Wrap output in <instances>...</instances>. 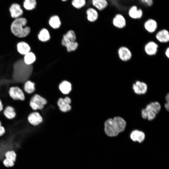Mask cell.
Listing matches in <instances>:
<instances>
[{
    "label": "cell",
    "mask_w": 169,
    "mask_h": 169,
    "mask_svg": "<svg viewBox=\"0 0 169 169\" xmlns=\"http://www.w3.org/2000/svg\"><path fill=\"white\" fill-rule=\"evenodd\" d=\"M72 5L75 8L80 9L85 5L86 0H72L71 2Z\"/></svg>",
    "instance_id": "cell-29"
},
{
    "label": "cell",
    "mask_w": 169,
    "mask_h": 169,
    "mask_svg": "<svg viewBox=\"0 0 169 169\" xmlns=\"http://www.w3.org/2000/svg\"><path fill=\"white\" fill-rule=\"evenodd\" d=\"M160 109L161 105L158 102H152L142 110V116L144 119L147 118L149 120H151L155 117L156 114L158 113Z\"/></svg>",
    "instance_id": "cell-4"
},
{
    "label": "cell",
    "mask_w": 169,
    "mask_h": 169,
    "mask_svg": "<svg viewBox=\"0 0 169 169\" xmlns=\"http://www.w3.org/2000/svg\"><path fill=\"white\" fill-rule=\"evenodd\" d=\"M37 4L36 0H24L23 6L26 9L30 10L35 8Z\"/></svg>",
    "instance_id": "cell-26"
},
{
    "label": "cell",
    "mask_w": 169,
    "mask_h": 169,
    "mask_svg": "<svg viewBox=\"0 0 169 169\" xmlns=\"http://www.w3.org/2000/svg\"><path fill=\"white\" fill-rule=\"evenodd\" d=\"M165 54L166 56L168 58H169V48L168 47L166 49L165 52Z\"/></svg>",
    "instance_id": "cell-34"
},
{
    "label": "cell",
    "mask_w": 169,
    "mask_h": 169,
    "mask_svg": "<svg viewBox=\"0 0 169 169\" xmlns=\"http://www.w3.org/2000/svg\"><path fill=\"white\" fill-rule=\"evenodd\" d=\"M126 125V122L121 117H115L113 119H109L105 123V131L109 136H115L124 130Z\"/></svg>",
    "instance_id": "cell-1"
},
{
    "label": "cell",
    "mask_w": 169,
    "mask_h": 169,
    "mask_svg": "<svg viewBox=\"0 0 169 169\" xmlns=\"http://www.w3.org/2000/svg\"><path fill=\"white\" fill-rule=\"evenodd\" d=\"M76 36L74 32L72 30H69L63 35L61 44L64 46L68 43L76 41Z\"/></svg>",
    "instance_id": "cell-15"
},
{
    "label": "cell",
    "mask_w": 169,
    "mask_h": 169,
    "mask_svg": "<svg viewBox=\"0 0 169 169\" xmlns=\"http://www.w3.org/2000/svg\"><path fill=\"white\" fill-rule=\"evenodd\" d=\"M35 83L30 80H28L25 83L24 85V90L27 93L31 94L35 90Z\"/></svg>",
    "instance_id": "cell-28"
},
{
    "label": "cell",
    "mask_w": 169,
    "mask_h": 169,
    "mask_svg": "<svg viewBox=\"0 0 169 169\" xmlns=\"http://www.w3.org/2000/svg\"><path fill=\"white\" fill-rule=\"evenodd\" d=\"M169 102H167V103H166L165 105L166 108L168 111H169Z\"/></svg>",
    "instance_id": "cell-36"
},
{
    "label": "cell",
    "mask_w": 169,
    "mask_h": 169,
    "mask_svg": "<svg viewBox=\"0 0 169 169\" xmlns=\"http://www.w3.org/2000/svg\"><path fill=\"white\" fill-rule=\"evenodd\" d=\"M93 7L98 11H102L109 5L107 0H91Z\"/></svg>",
    "instance_id": "cell-18"
},
{
    "label": "cell",
    "mask_w": 169,
    "mask_h": 169,
    "mask_svg": "<svg viewBox=\"0 0 169 169\" xmlns=\"http://www.w3.org/2000/svg\"><path fill=\"white\" fill-rule=\"evenodd\" d=\"M28 120L30 124L34 126L39 125L43 120L42 116L37 112L30 113L28 117Z\"/></svg>",
    "instance_id": "cell-14"
},
{
    "label": "cell",
    "mask_w": 169,
    "mask_h": 169,
    "mask_svg": "<svg viewBox=\"0 0 169 169\" xmlns=\"http://www.w3.org/2000/svg\"><path fill=\"white\" fill-rule=\"evenodd\" d=\"M145 29L150 33H153L156 30L158 24L155 19L150 18L145 21L144 24Z\"/></svg>",
    "instance_id": "cell-13"
},
{
    "label": "cell",
    "mask_w": 169,
    "mask_h": 169,
    "mask_svg": "<svg viewBox=\"0 0 169 169\" xmlns=\"http://www.w3.org/2000/svg\"><path fill=\"white\" fill-rule=\"evenodd\" d=\"M36 59L35 54L32 52H29L25 55L24 61L26 64L30 65L35 61Z\"/></svg>",
    "instance_id": "cell-27"
},
{
    "label": "cell",
    "mask_w": 169,
    "mask_h": 169,
    "mask_svg": "<svg viewBox=\"0 0 169 169\" xmlns=\"http://www.w3.org/2000/svg\"><path fill=\"white\" fill-rule=\"evenodd\" d=\"M156 39L159 42L166 43L169 41V33L168 31L163 29L158 31L156 35Z\"/></svg>",
    "instance_id": "cell-19"
},
{
    "label": "cell",
    "mask_w": 169,
    "mask_h": 169,
    "mask_svg": "<svg viewBox=\"0 0 169 169\" xmlns=\"http://www.w3.org/2000/svg\"><path fill=\"white\" fill-rule=\"evenodd\" d=\"M10 96L14 100H24L25 99L23 91L18 87H11L9 91Z\"/></svg>",
    "instance_id": "cell-8"
},
{
    "label": "cell",
    "mask_w": 169,
    "mask_h": 169,
    "mask_svg": "<svg viewBox=\"0 0 169 169\" xmlns=\"http://www.w3.org/2000/svg\"><path fill=\"white\" fill-rule=\"evenodd\" d=\"M158 46L155 42L151 41L148 42L145 45L144 50L146 54L150 56L156 54L158 51Z\"/></svg>",
    "instance_id": "cell-12"
},
{
    "label": "cell",
    "mask_w": 169,
    "mask_h": 169,
    "mask_svg": "<svg viewBox=\"0 0 169 169\" xmlns=\"http://www.w3.org/2000/svg\"><path fill=\"white\" fill-rule=\"evenodd\" d=\"M27 23V20L25 18H16L11 24V29L12 33L15 36L19 38L27 36L30 32V28L28 27H24Z\"/></svg>",
    "instance_id": "cell-2"
},
{
    "label": "cell",
    "mask_w": 169,
    "mask_h": 169,
    "mask_svg": "<svg viewBox=\"0 0 169 169\" xmlns=\"http://www.w3.org/2000/svg\"><path fill=\"white\" fill-rule=\"evenodd\" d=\"M38 38L40 41L42 42H45L49 41L50 38L49 32L46 28H43L38 34Z\"/></svg>",
    "instance_id": "cell-24"
},
{
    "label": "cell",
    "mask_w": 169,
    "mask_h": 169,
    "mask_svg": "<svg viewBox=\"0 0 169 169\" xmlns=\"http://www.w3.org/2000/svg\"><path fill=\"white\" fill-rule=\"evenodd\" d=\"M3 109V105L2 102L0 99V112L2 111Z\"/></svg>",
    "instance_id": "cell-35"
},
{
    "label": "cell",
    "mask_w": 169,
    "mask_h": 169,
    "mask_svg": "<svg viewBox=\"0 0 169 169\" xmlns=\"http://www.w3.org/2000/svg\"><path fill=\"white\" fill-rule=\"evenodd\" d=\"M71 102L70 99L68 97H66L64 98H59L57 104L61 111L66 112L71 109V106L70 105Z\"/></svg>",
    "instance_id": "cell-10"
},
{
    "label": "cell",
    "mask_w": 169,
    "mask_h": 169,
    "mask_svg": "<svg viewBox=\"0 0 169 169\" xmlns=\"http://www.w3.org/2000/svg\"><path fill=\"white\" fill-rule=\"evenodd\" d=\"M130 138L134 141H138L140 143L142 142L145 138L144 132L138 130L133 131L130 134Z\"/></svg>",
    "instance_id": "cell-21"
},
{
    "label": "cell",
    "mask_w": 169,
    "mask_h": 169,
    "mask_svg": "<svg viewBox=\"0 0 169 169\" xmlns=\"http://www.w3.org/2000/svg\"><path fill=\"white\" fill-rule=\"evenodd\" d=\"M5 132V131L4 127L1 125H0V136L3 135Z\"/></svg>",
    "instance_id": "cell-33"
},
{
    "label": "cell",
    "mask_w": 169,
    "mask_h": 169,
    "mask_svg": "<svg viewBox=\"0 0 169 169\" xmlns=\"http://www.w3.org/2000/svg\"><path fill=\"white\" fill-rule=\"evenodd\" d=\"M9 11L11 17L13 18H18L23 13V11L20 6L18 4H13L9 8Z\"/></svg>",
    "instance_id": "cell-16"
},
{
    "label": "cell",
    "mask_w": 169,
    "mask_h": 169,
    "mask_svg": "<svg viewBox=\"0 0 169 169\" xmlns=\"http://www.w3.org/2000/svg\"><path fill=\"white\" fill-rule=\"evenodd\" d=\"M87 20L93 23L96 21L99 18L98 11L94 7L88 8L86 11Z\"/></svg>",
    "instance_id": "cell-11"
},
{
    "label": "cell",
    "mask_w": 169,
    "mask_h": 169,
    "mask_svg": "<svg viewBox=\"0 0 169 169\" xmlns=\"http://www.w3.org/2000/svg\"><path fill=\"white\" fill-rule=\"evenodd\" d=\"M169 94H167V95L166 96V100L167 102H169Z\"/></svg>",
    "instance_id": "cell-37"
},
{
    "label": "cell",
    "mask_w": 169,
    "mask_h": 169,
    "mask_svg": "<svg viewBox=\"0 0 169 169\" xmlns=\"http://www.w3.org/2000/svg\"><path fill=\"white\" fill-rule=\"evenodd\" d=\"M133 89L136 94H144L147 91V86L145 83L138 81L133 84Z\"/></svg>",
    "instance_id": "cell-17"
},
{
    "label": "cell",
    "mask_w": 169,
    "mask_h": 169,
    "mask_svg": "<svg viewBox=\"0 0 169 169\" xmlns=\"http://www.w3.org/2000/svg\"><path fill=\"white\" fill-rule=\"evenodd\" d=\"M78 43L76 41L68 43L64 47L66 48L68 52H71L75 50L78 48Z\"/></svg>",
    "instance_id": "cell-30"
},
{
    "label": "cell",
    "mask_w": 169,
    "mask_h": 169,
    "mask_svg": "<svg viewBox=\"0 0 169 169\" xmlns=\"http://www.w3.org/2000/svg\"><path fill=\"white\" fill-rule=\"evenodd\" d=\"M4 166L6 167H11L14 165V162L10 160L5 159L3 161Z\"/></svg>",
    "instance_id": "cell-32"
},
{
    "label": "cell",
    "mask_w": 169,
    "mask_h": 169,
    "mask_svg": "<svg viewBox=\"0 0 169 169\" xmlns=\"http://www.w3.org/2000/svg\"><path fill=\"white\" fill-rule=\"evenodd\" d=\"M112 23L116 28L121 29L124 28L126 24V20L125 17L121 13H116L112 19Z\"/></svg>",
    "instance_id": "cell-7"
},
{
    "label": "cell",
    "mask_w": 169,
    "mask_h": 169,
    "mask_svg": "<svg viewBox=\"0 0 169 169\" xmlns=\"http://www.w3.org/2000/svg\"><path fill=\"white\" fill-rule=\"evenodd\" d=\"M31 66L22 61L16 63L13 75L14 79L19 82H23L27 80L32 72V68Z\"/></svg>",
    "instance_id": "cell-3"
},
{
    "label": "cell",
    "mask_w": 169,
    "mask_h": 169,
    "mask_svg": "<svg viewBox=\"0 0 169 169\" xmlns=\"http://www.w3.org/2000/svg\"><path fill=\"white\" fill-rule=\"evenodd\" d=\"M127 14L129 17L133 19H139L143 16L144 12L143 9L139 8L135 4L133 5L128 8Z\"/></svg>",
    "instance_id": "cell-6"
},
{
    "label": "cell",
    "mask_w": 169,
    "mask_h": 169,
    "mask_svg": "<svg viewBox=\"0 0 169 169\" xmlns=\"http://www.w3.org/2000/svg\"><path fill=\"white\" fill-rule=\"evenodd\" d=\"M59 88L60 91L64 94H69L72 89L71 83L66 80L63 81L60 84Z\"/></svg>",
    "instance_id": "cell-23"
},
{
    "label": "cell",
    "mask_w": 169,
    "mask_h": 169,
    "mask_svg": "<svg viewBox=\"0 0 169 169\" xmlns=\"http://www.w3.org/2000/svg\"><path fill=\"white\" fill-rule=\"evenodd\" d=\"M48 23L49 26L52 28L55 29L59 28L62 24L60 17L57 15H54L50 16L49 18Z\"/></svg>",
    "instance_id": "cell-20"
},
{
    "label": "cell",
    "mask_w": 169,
    "mask_h": 169,
    "mask_svg": "<svg viewBox=\"0 0 169 169\" xmlns=\"http://www.w3.org/2000/svg\"><path fill=\"white\" fill-rule=\"evenodd\" d=\"M5 156L6 158V159L12 161L14 162L16 160V155L14 151H10L6 153Z\"/></svg>",
    "instance_id": "cell-31"
},
{
    "label": "cell",
    "mask_w": 169,
    "mask_h": 169,
    "mask_svg": "<svg viewBox=\"0 0 169 169\" xmlns=\"http://www.w3.org/2000/svg\"><path fill=\"white\" fill-rule=\"evenodd\" d=\"M47 103L46 99L39 95L36 94L31 98L29 105L34 110H41Z\"/></svg>",
    "instance_id": "cell-5"
},
{
    "label": "cell",
    "mask_w": 169,
    "mask_h": 169,
    "mask_svg": "<svg viewBox=\"0 0 169 169\" xmlns=\"http://www.w3.org/2000/svg\"><path fill=\"white\" fill-rule=\"evenodd\" d=\"M119 58L122 61H127L132 57V54L131 50L127 47L121 46L118 50Z\"/></svg>",
    "instance_id": "cell-9"
},
{
    "label": "cell",
    "mask_w": 169,
    "mask_h": 169,
    "mask_svg": "<svg viewBox=\"0 0 169 169\" xmlns=\"http://www.w3.org/2000/svg\"><path fill=\"white\" fill-rule=\"evenodd\" d=\"M17 48L18 52L23 55H25L30 50V47L29 45L24 42L18 43L17 45Z\"/></svg>",
    "instance_id": "cell-22"
},
{
    "label": "cell",
    "mask_w": 169,
    "mask_h": 169,
    "mask_svg": "<svg viewBox=\"0 0 169 169\" xmlns=\"http://www.w3.org/2000/svg\"><path fill=\"white\" fill-rule=\"evenodd\" d=\"M3 113L6 117L8 119H13L16 116L14 109L13 107L10 106L6 107Z\"/></svg>",
    "instance_id": "cell-25"
},
{
    "label": "cell",
    "mask_w": 169,
    "mask_h": 169,
    "mask_svg": "<svg viewBox=\"0 0 169 169\" xmlns=\"http://www.w3.org/2000/svg\"><path fill=\"white\" fill-rule=\"evenodd\" d=\"M2 125V122L0 120V125Z\"/></svg>",
    "instance_id": "cell-39"
},
{
    "label": "cell",
    "mask_w": 169,
    "mask_h": 169,
    "mask_svg": "<svg viewBox=\"0 0 169 169\" xmlns=\"http://www.w3.org/2000/svg\"><path fill=\"white\" fill-rule=\"evenodd\" d=\"M63 2H66L68 0H61Z\"/></svg>",
    "instance_id": "cell-38"
}]
</instances>
